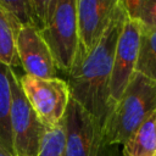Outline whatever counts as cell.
I'll use <instances>...</instances> for the list:
<instances>
[{
    "mask_svg": "<svg viewBox=\"0 0 156 156\" xmlns=\"http://www.w3.org/2000/svg\"><path fill=\"white\" fill-rule=\"evenodd\" d=\"M126 17V9L122 1L117 0L99 43L84 58L74 61L67 76L71 99L88 111L101 127L110 112V80L113 56Z\"/></svg>",
    "mask_w": 156,
    "mask_h": 156,
    "instance_id": "6da1fadb",
    "label": "cell"
},
{
    "mask_svg": "<svg viewBox=\"0 0 156 156\" xmlns=\"http://www.w3.org/2000/svg\"><path fill=\"white\" fill-rule=\"evenodd\" d=\"M156 110V82L135 72L101 127L106 146L123 145Z\"/></svg>",
    "mask_w": 156,
    "mask_h": 156,
    "instance_id": "7a4b0ae2",
    "label": "cell"
},
{
    "mask_svg": "<svg viewBox=\"0 0 156 156\" xmlns=\"http://www.w3.org/2000/svg\"><path fill=\"white\" fill-rule=\"evenodd\" d=\"M37 29L46 43L57 71L69 74L78 51L77 0H35Z\"/></svg>",
    "mask_w": 156,
    "mask_h": 156,
    "instance_id": "3957f363",
    "label": "cell"
},
{
    "mask_svg": "<svg viewBox=\"0 0 156 156\" xmlns=\"http://www.w3.org/2000/svg\"><path fill=\"white\" fill-rule=\"evenodd\" d=\"M18 83L30 107L46 129L63 123L71 100L69 87L66 80L57 77L38 78L24 73L18 78Z\"/></svg>",
    "mask_w": 156,
    "mask_h": 156,
    "instance_id": "277c9868",
    "label": "cell"
},
{
    "mask_svg": "<svg viewBox=\"0 0 156 156\" xmlns=\"http://www.w3.org/2000/svg\"><path fill=\"white\" fill-rule=\"evenodd\" d=\"M12 102L10 113L12 155L13 156H38L41 143L46 133V127L38 118L34 110L27 101L18 77L12 71L11 74Z\"/></svg>",
    "mask_w": 156,
    "mask_h": 156,
    "instance_id": "5b68a950",
    "label": "cell"
},
{
    "mask_svg": "<svg viewBox=\"0 0 156 156\" xmlns=\"http://www.w3.org/2000/svg\"><path fill=\"white\" fill-rule=\"evenodd\" d=\"M63 156H111L104 144L100 123L79 104L69 100L63 119Z\"/></svg>",
    "mask_w": 156,
    "mask_h": 156,
    "instance_id": "8992f818",
    "label": "cell"
},
{
    "mask_svg": "<svg viewBox=\"0 0 156 156\" xmlns=\"http://www.w3.org/2000/svg\"><path fill=\"white\" fill-rule=\"evenodd\" d=\"M141 29L140 23L127 15L113 56L110 80V110L119 100L128 83L130 82L132 76L135 73Z\"/></svg>",
    "mask_w": 156,
    "mask_h": 156,
    "instance_id": "52a82bcc",
    "label": "cell"
},
{
    "mask_svg": "<svg viewBox=\"0 0 156 156\" xmlns=\"http://www.w3.org/2000/svg\"><path fill=\"white\" fill-rule=\"evenodd\" d=\"M117 0H77L78 51L76 60L84 58L99 43Z\"/></svg>",
    "mask_w": 156,
    "mask_h": 156,
    "instance_id": "ba28073f",
    "label": "cell"
},
{
    "mask_svg": "<svg viewBox=\"0 0 156 156\" xmlns=\"http://www.w3.org/2000/svg\"><path fill=\"white\" fill-rule=\"evenodd\" d=\"M15 48L26 74L38 78L56 77L57 68L52 55L35 27H21L15 34Z\"/></svg>",
    "mask_w": 156,
    "mask_h": 156,
    "instance_id": "9c48e42d",
    "label": "cell"
},
{
    "mask_svg": "<svg viewBox=\"0 0 156 156\" xmlns=\"http://www.w3.org/2000/svg\"><path fill=\"white\" fill-rule=\"evenodd\" d=\"M122 146L123 156H156V110Z\"/></svg>",
    "mask_w": 156,
    "mask_h": 156,
    "instance_id": "30bf717a",
    "label": "cell"
},
{
    "mask_svg": "<svg viewBox=\"0 0 156 156\" xmlns=\"http://www.w3.org/2000/svg\"><path fill=\"white\" fill-rule=\"evenodd\" d=\"M13 68L0 62V143L12 154L10 113L12 102L11 74Z\"/></svg>",
    "mask_w": 156,
    "mask_h": 156,
    "instance_id": "8fae6325",
    "label": "cell"
},
{
    "mask_svg": "<svg viewBox=\"0 0 156 156\" xmlns=\"http://www.w3.org/2000/svg\"><path fill=\"white\" fill-rule=\"evenodd\" d=\"M135 72L156 82V28L141 29Z\"/></svg>",
    "mask_w": 156,
    "mask_h": 156,
    "instance_id": "7c38bea8",
    "label": "cell"
},
{
    "mask_svg": "<svg viewBox=\"0 0 156 156\" xmlns=\"http://www.w3.org/2000/svg\"><path fill=\"white\" fill-rule=\"evenodd\" d=\"M0 6L7 13L15 34L23 26H30L37 28L38 16H37L35 0H24V1L0 0Z\"/></svg>",
    "mask_w": 156,
    "mask_h": 156,
    "instance_id": "4fadbf2b",
    "label": "cell"
},
{
    "mask_svg": "<svg viewBox=\"0 0 156 156\" xmlns=\"http://www.w3.org/2000/svg\"><path fill=\"white\" fill-rule=\"evenodd\" d=\"M0 62L15 68L20 66V61L15 48V32L10 18L0 6Z\"/></svg>",
    "mask_w": 156,
    "mask_h": 156,
    "instance_id": "5bb4252c",
    "label": "cell"
},
{
    "mask_svg": "<svg viewBox=\"0 0 156 156\" xmlns=\"http://www.w3.org/2000/svg\"><path fill=\"white\" fill-rule=\"evenodd\" d=\"M127 15L136 20L141 28H156V0H121Z\"/></svg>",
    "mask_w": 156,
    "mask_h": 156,
    "instance_id": "9a60e30c",
    "label": "cell"
},
{
    "mask_svg": "<svg viewBox=\"0 0 156 156\" xmlns=\"http://www.w3.org/2000/svg\"><path fill=\"white\" fill-rule=\"evenodd\" d=\"M65 147V126L63 123L48 129L38 156H63Z\"/></svg>",
    "mask_w": 156,
    "mask_h": 156,
    "instance_id": "2e32d148",
    "label": "cell"
},
{
    "mask_svg": "<svg viewBox=\"0 0 156 156\" xmlns=\"http://www.w3.org/2000/svg\"><path fill=\"white\" fill-rule=\"evenodd\" d=\"M0 156H13L11 152H9L4 146H2V144L0 143Z\"/></svg>",
    "mask_w": 156,
    "mask_h": 156,
    "instance_id": "e0dca14e",
    "label": "cell"
}]
</instances>
